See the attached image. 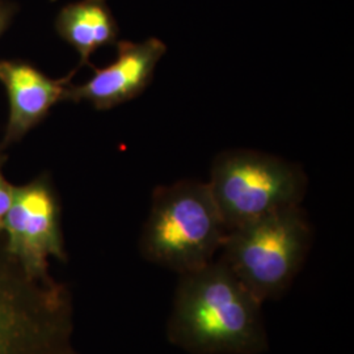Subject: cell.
Listing matches in <instances>:
<instances>
[{
    "mask_svg": "<svg viewBox=\"0 0 354 354\" xmlns=\"http://www.w3.org/2000/svg\"><path fill=\"white\" fill-rule=\"evenodd\" d=\"M263 304L223 261L181 274L167 324L171 344L192 354H263Z\"/></svg>",
    "mask_w": 354,
    "mask_h": 354,
    "instance_id": "1",
    "label": "cell"
},
{
    "mask_svg": "<svg viewBox=\"0 0 354 354\" xmlns=\"http://www.w3.org/2000/svg\"><path fill=\"white\" fill-rule=\"evenodd\" d=\"M226 234L209 185L184 180L153 190L140 253L181 276L214 261Z\"/></svg>",
    "mask_w": 354,
    "mask_h": 354,
    "instance_id": "2",
    "label": "cell"
},
{
    "mask_svg": "<svg viewBox=\"0 0 354 354\" xmlns=\"http://www.w3.org/2000/svg\"><path fill=\"white\" fill-rule=\"evenodd\" d=\"M70 291L35 277L0 247V354H64L73 348Z\"/></svg>",
    "mask_w": 354,
    "mask_h": 354,
    "instance_id": "3",
    "label": "cell"
},
{
    "mask_svg": "<svg viewBox=\"0 0 354 354\" xmlns=\"http://www.w3.org/2000/svg\"><path fill=\"white\" fill-rule=\"evenodd\" d=\"M311 238L304 210L292 206L227 231L218 259L264 304L288 290L304 266Z\"/></svg>",
    "mask_w": 354,
    "mask_h": 354,
    "instance_id": "4",
    "label": "cell"
},
{
    "mask_svg": "<svg viewBox=\"0 0 354 354\" xmlns=\"http://www.w3.org/2000/svg\"><path fill=\"white\" fill-rule=\"evenodd\" d=\"M209 189L230 231L279 210L299 206L307 190L301 167L250 150L216 156Z\"/></svg>",
    "mask_w": 354,
    "mask_h": 354,
    "instance_id": "5",
    "label": "cell"
},
{
    "mask_svg": "<svg viewBox=\"0 0 354 354\" xmlns=\"http://www.w3.org/2000/svg\"><path fill=\"white\" fill-rule=\"evenodd\" d=\"M4 250L35 277H49V259L66 261L61 206L46 175L15 187L12 206L4 222Z\"/></svg>",
    "mask_w": 354,
    "mask_h": 354,
    "instance_id": "6",
    "label": "cell"
},
{
    "mask_svg": "<svg viewBox=\"0 0 354 354\" xmlns=\"http://www.w3.org/2000/svg\"><path fill=\"white\" fill-rule=\"evenodd\" d=\"M167 51L159 38L143 42L121 41L117 58L102 68H93V75L80 86H68L64 102H87L97 111H108L140 96L151 83L155 68Z\"/></svg>",
    "mask_w": 354,
    "mask_h": 354,
    "instance_id": "7",
    "label": "cell"
},
{
    "mask_svg": "<svg viewBox=\"0 0 354 354\" xmlns=\"http://www.w3.org/2000/svg\"><path fill=\"white\" fill-rule=\"evenodd\" d=\"M73 71L67 77L51 79L32 64L0 61V83L4 86L10 115L0 151L24 138L28 131L45 120L57 102H64Z\"/></svg>",
    "mask_w": 354,
    "mask_h": 354,
    "instance_id": "8",
    "label": "cell"
},
{
    "mask_svg": "<svg viewBox=\"0 0 354 354\" xmlns=\"http://www.w3.org/2000/svg\"><path fill=\"white\" fill-rule=\"evenodd\" d=\"M58 35L80 55V64H89L91 55L102 46L113 45L118 26L106 0H80L64 7L55 20Z\"/></svg>",
    "mask_w": 354,
    "mask_h": 354,
    "instance_id": "9",
    "label": "cell"
},
{
    "mask_svg": "<svg viewBox=\"0 0 354 354\" xmlns=\"http://www.w3.org/2000/svg\"><path fill=\"white\" fill-rule=\"evenodd\" d=\"M1 163H3V156L0 151V231L4 230V222L12 206L13 194H15V187L11 185L1 174Z\"/></svg>",
    "mask_w": 354,
    "mask_h": 354,
    "instance_id": "10",
    "label": "cell"
},
{
    "mask_svg": "<svg viewBox=\"0 0 354 354\" xmlns=\"http://www.w3.org/2000/svg\"><path fill=\"white\" fill-rule=\"evenodd\" d=\"M13 8L12 4L6 3V1H0V36L6 32V29L10 26L11 20H12Z\"/></svg>",
    "mask_w": 354,
    "mask_h": 354,
    "instance_id": "11",
    "label": "cell"
},
{
    "mask_svg": "<svg viewBox=\"0 0 354 354\" xmlns=\"http://www.w3.org/2000/svg\"><path fill=\"white\" fill-rule=\"evenodd\" d=\"M64 354H76L75 351H71V352H68V353H64Z\"/></svg>",
    "mask_w": 354,
    "mask_h": 354,
    "instance_id": "12",
    "label": "cell"
}]
</instances>
